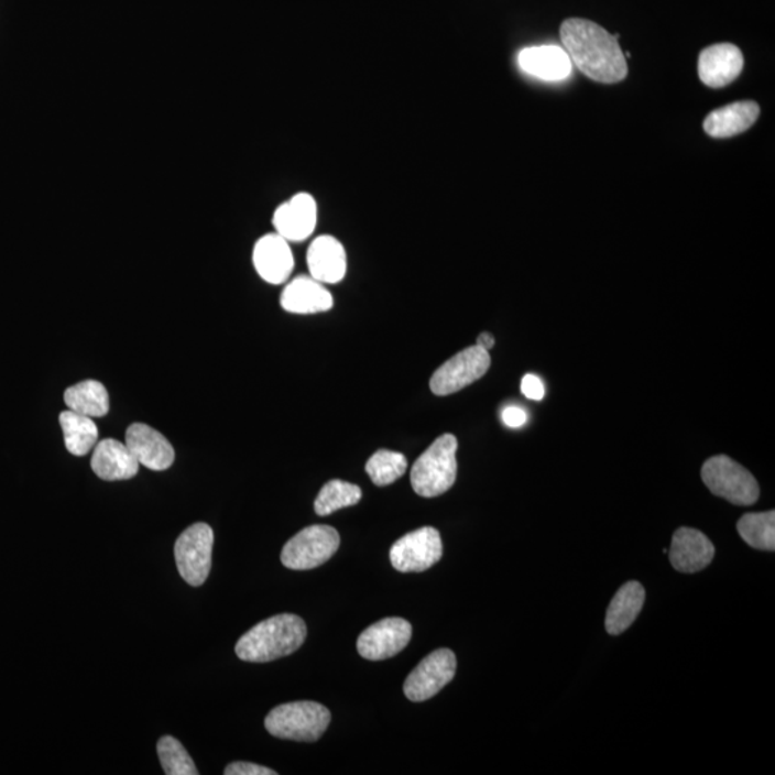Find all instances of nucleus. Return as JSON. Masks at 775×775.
<instances>
[{
	"label": "nucleus",
	"mask_w": 775,
	"mask_h": 775,
	"mask_svg": "<svg viewBox=\"0 0 775 775\" xmlns=\"http://www.w3.org/2000/svg\"><path fill=\"white\" fill-rule=\"evenodd\" d=\"M560 37L571 64L586 77L600 84H618L626 78L627 64L619 35H611L592 21L571 18L561 23Z\"/></svg>",
	"instance_id": "nucleus-1"
},
{
	"label": "nucleus",
	"mask_w": 775,
	"mask_h": 775,
	"mask_svg": "<svg viewBox=\"0 0 775 775\" xmlns=\"http://www.w3.org/2000/svg\"><path fill=\"white\" fill-rule=\"evenodd\" d=\"M306 635L304 619L292 613L277 614L245 632L236 644V655L244 663H272L299 650Z\"/></svg>",
	"instance_id": "nucleus-2"
},
{
	"label": "nucleus",
	"mask_w": 775,
	"mask_h": 775,
	"mask_svg": "<svg viewBox=\"0 0 775 775\" xmlns=\"http://www.w3.org/2000/svg\"><path fill=\"white\" fill-rule=\"evenodd\" d=\"M458 441L452 434H444L421 454L411 470V484L421 498H438L447 493L457 480Z\"/></svg>",
	"instance_id": "nucleus-3"
},
{
	"label": "nucleus",
	"mask_w": 775,
	"mask_h": 775,
	"mask_svg": "<svg viewBox=\"0 0 775 775\" xmlns=\"http://www.w3.org/2000/svg\"><path fill=\"white\" fill-rule=\"evenodd\" d=\"M330 720V711L323 703L296 701L269 712L264 727L276 739L315 743L328 730Z\"/></svg>",
	"instance_id": "nucleus-4"
},
{
	"label": "nucleus",
	"mask_w": 775,
	"mask_h": 775,
	"mask_svg": "<svg viewBox=\"0 0 775 775\" xmlns=\"http://www.w3.org/2000/svg\"><path fill=\"white\" fill-rule=\"evenodd\" d=\"M701 476L712 494L732 504L751 505L760 498L755 477L730 457H711L703 465Z\"/></svg>",
	"instance_id": "nucleus-5"
},
{
	"label": "nucleus",
	"mask_w": 775,
	"mask_h": 775,
	"mask_svg": "<svg viewBox=\"0 0 775 775\" xmlns=\"http://www.w3.org/2000/svg\"><path fill=\"white\" fill-rule=\"evenodd\" d=\"M339 533L325 524L304 528L286 543L282 564L292 570H310L323 566L338 552Z\"/></svg>",
	"instance_id": "nucleus-6"
},
{
	"label": "nucleus",
	"mask_w": 775,
	"mask_h": 775,
	"mask_svg": "<svg viewBox=\"0 0 775 775\" xmlns=\"http://www.w3.org/2000/svg\"><path fill=\"white\" fill-rule=\"evenodd\" d=\"M215 533L209 524L196 523L177 538L174 556L178 574L190 586L205 585L211 570Z\"/></svg>",
	"instance_id": "nucleus-7"
},
{
	"label": "nucleus",
	"mask_w": 775,
	"mask_h": 775,
	"mask_svg": "<svg viewBox=\"0 0 775 775\" xmlns=\"http://www.w3.org/2000/svg\"><path fill=\"white\" fill-rule=\"evenodd\" d=\"M490 365L489 351L474 345V347L458 352L457 356L443 363L434 372L429 388H432L433 394L438 396L456 394V392L471 385L472 382L481 380L489 371Z\"/></svg>",
	"instance_id": "nucleus-8"
},
{
	"label": "nucleus",
	"mask_w": 775,
	"mask_h": 775,
	"mask_svg": "<svg viewBox=\"0 0 775 775\" xmlns=\"http://www.w3.org/2000/svg\"><path fill=\"white\" fill-rule=\"evenodd\" d=\"M441 534L434 527H423L405 534L391 547L392 566L401 574H421L438 564L443 557Z\"/></svg>",
	"instance_id": "nucleus-9"
},
{
	"label": "nucleus",
	"mask_w": 775,
	"mask_h": 775,
	"mask_svg": "<svg viewBox=\"0 0 775 775\" xmlns=\"http://www.w3.org/2000/svg\"><path fill=\"white\" fill-rule=\"evenodd\" d=\"M457 670V659L450 650H438L421 661L406 678L405 697L413 702H423L437 695L450 684Z\"/></svg>",
	"instance_id": "nucleus-10"
},
{
	"label": "nucleus",
	"mask_w": 775,
	"mask_h": 775,
	"mask_svg": "<svg viewBox=\"0 0 775 775\" xmlns=\"http://www.w3.org/2000/svg\"><path fill=\"white\" fill-rule=\"evenodd\" d=\"M413 637V626L403 618H386L373 623L358 637V652L368 661H384L399 655Z\"/></svg>",
	"instance_id": "nucleus-11"
},
{
	"label": "nucleus",
	"mask_w": 775,
	"mask_h": 775,
	"mask_svg": "<svg viewBox=\"0 0 775 775\" xmlns=\"http://www.w3.org/2000/svg\"><path fill=\"white\" fill-rule=\"evenodd\" d=\"M125 444L140 466L153 471H165L173 466L176 452L168 439L146 424H132L125 434Z\"/></svg>",
	"instance_id": "nucleus-12"
},
{
	"label": "nucleus",
	"mask_w": 775,
	"mask_h": 775,
	"mask_svg": "<svg viewBox=\"0 0 775 775\" xmlns=\"http://www.w3.org/2000/svg\"><path fill=\"white\" fill-rule=\"evenodd\" d=\"M318 221V206L315 198L307 193L293 196L290 201L279 206L273 216L276 233L287 242H304L315 231Z\"/></svg>",
	"instance_id": "nucleus-13"
},
{
	"label": "nucleus",
	"mask_w": 775,
	"mask_h": 775,
	"mask_svg": "<svg viewBox=\"0 0 775 775\" xmlns=\"http://www.w3.org/2000/svg\"><path fill=\"white\" fill-rule=\"evenodd\" d=\"M743 68V52L732 44L708 46L699 54V79L710 88H724L734 83Z\"/></svg>",
	"instance_id": "nucleus-14"
},
{
	"label": "nucleus",
	"mask_w": 775,
	"mask_h": 775,
	"mask_svg": "<svg viewBox=\"0 0 775 775\" xmlns=\"http://www.w3.org/2000/svg\"><path fill=\"white\" fill-rule=\"evenodd\" d=\"M253 264L264 282L271 285L287 282L295 268L290 242L277 233L263 236L254 245Z\"/></svg>",
	"instance_id": "nucleus-15"
},
{
	"label": "nucleus",
	"mask_w": 775,
	"mask_h": 775,
	"mask_svg": "<svg viewBox=\"0 0 775 775\" xmlns=\"http://www.w3.org/2000/svg\"><path fill=\"white\" fill-rule=\"evenodd\" d=\"M669 560L680 574H697L706 569L716 556L710 538L695 528L680 527L674 533Z\"/></svg>",
	"instance_id": "nucleus-16"
},
{
	"label": "nucleus",
	"mask_w": 775,
	"mask_h": 775,
	"mask_svg": "<svg viewBox=\"0 0 775 775\" xmlns=\"http://www.w3.org/2000/svg\"><path fill=\"white\" fill-rule=\"evenodd\" d=\"M310 276L326 285H335L347 275V252L332 236H319L310 243L306 254Z\"/></svg>",
	"instance_id": "nucleus-17"
},
{
	"label": "nucleus",
	"mask_w": 775,
	"mask_h": 775,
	"mask_svg": "<svg viewBox=\"0 0 775 775\" xmlns=\"http://www.w3.org/2000/svg\"><path fill=\"white\" fill-rule=\"evenodd\" d=\"M281 305L296 315H314L332 309L334 297L324 283L312 276H297L282 292Z\"/></svg>",
	"instance_id": "nucleus-18"
},
{
	"label": "nucleus",
	"mask_w": 775,
	"mask_h": 775,
	"mask_svg": "<svg viewBox=\"0 0 775 775\" xmlns=\"http://www.w3.org/2000/svg\"><path fill=\"white\" fill-rule=\"evenodd\" d=\"M92 471L101 480L122 481L130 480L140 470V462L132 456L127 444L113 438L102 439L94 447L91 458Z\"/></svg>",
	"instance_id": "nucleus-19"
},
{
	"label": "nucleus",
	"mask_w": 775,
	"mask_h": 775,
	"mask_svg": "<svg viewBox=\"0 0 775 775\" xmlns=\"http://www.w3.org/2000/svg\"><path fill=\"white\" fill-rule=\"evenodd\" d=\"M519 66L524 73L543 81H561L571 74L574 64L559 46H534L519 54Z\"/></svg>",
	"instance_id": "nucleus-20"
},
{
	"label": "nucleus",
	"mask_w": 775,
	"mask_h": 775,
	"mask_svg": "<svg viewBox=\"0 0 775 775\" xmlns=\"http://www.w3.org/2000/svg\"><path fill=\"white\" fill-rule=\"evenodd\" d=\"M758 117L757 102H734L712 111L703 121V130L713 139H730V137L739 135L751 129Z\"/></svg>",
	"instance_id": "nucleus-21"
},
{
	"label": "nucleus",
	"mask_w": 775,
	"mask_h": 775,
	"mask_svg": "<svg viewBox=\"0 0 775 775\" xmlns=\"http://www.w3.org/2000/svg\"><path fill=\"white\" fill-rule=\"evenodd\" d=\"M645 603V589L640 581H627L609 604L607 612V631L611 635H621L636 621Z\"/></svg>",
	"instance_id": "nucleus-22"
},
{
	"label": "nucleus",
	"mask_w": 775,
	"mask_h": 775,
	"mask_svg": "<svg viewBox=\"0 0 775 775\" xmlns=\"http://www.w3.org/2000/svg\"><path fill=\"white\" fill-rule=\"evenodd\" d=\"M68 410L89 418L106 417L110 411V395L99 381L88 380L69 386L64 395Z\"/></svg>",
	"instance_id": "nucleus-23"
},
{
	"label": "nucleus",
	"mask_w": 775,
	"mask_h": 775,
	"mask_svg": "<svg viewBox=\"0 0 775 775\" xmlns=\"http://www.w3.org/2000/svg\"><path fill=\"white\" fill-rule=\"evenodd\" d=\"M59 424L63 428L66 450L73 456H87L97 446L99 433L94 418L68 410L61 413Z\"/></svg>",
	"instance_id": "nucleus-24"
},
{
	"label": "nucleus",
	"mask_w": 775,
	"mask_h": 775,
	"mask_svg": "<svg viewBox=\"0 0 775 775\" xmlns=\"http://www.w3.org/2000/svg\"><path fill=\"white\" fill-rule=\"evenodd\" d=\"M736 531L746 545L758 550H775V512L749 513L740 519Z\"/></svg>",
	"instance_id": "nucleus-25"
},
{
	"label": "nucleus",
	"mask_w": 775,
	"mask_h": 775,
	"mask_svg": "<svg viewBox=\"0 0 775 775\" xmlns=\"http://www.w3.org/2000/svg\"><path fill=\"white\" fill-rule=\"evenodd\" d=\"M362 499L361 487L342 480H332L324 485L315 500V512L319 516H329L340 509L351 507Z\"/></svg>",
	"instance_id": "nucleus-26"
},
{
	"label": "nucleus",
	"mask_w": 775,
	"mask_h": 775,
	"mask_svg": "<svg viewBox=\"0 0 775 775\" xmlns=\"http://www.w3.org/2000/svg\"><path fill=\"white\" fill-rule=\"evenodd\" d=\"M406 469H408V461H406L404 454L390 450H380L373 454L365 467L372 483L378 487L395 483L400 477L405 474Z\"/></svg>",
	"instance_id": "nucleus-27"
},
{
	"label": "nucleus",
	"mask_w": 775,
	"mask_h": 775,
	"mask_svg": "<svg viewBox=\"0 0 775 775\" xmlns=\"http://www.w3.org/2000/svg\"><path fill=\"white\" fill-rule=\"evenodd\" d=\"M157 753L167 775H197V767L186 749L173 736L165 735L157 744Z\"/></svg>",
	"instance_id": "nucleus-28"
},
{
	"label": "nucleus",
	"mask_w": 775,
	"mask_h": 775,
	"mask_svg": "<svg viewBox=\"0 0 775 775\" xmlns=\"http://www.w3.org/2000/svg\"><path fill=\"white\" fill-rule=\"evenodd\" d=\"M226 775H276L275 769L253 763H231L225 769Z\"/></svg>",
	"instance_id": "nucleus-29"
},
{
	"label": "nucleus",
	"mask_w": 775,
	"mask_h": 775,
	"mask_svg": "<svg viewBox=\"0 0 775 775\" xmlns=\"http://www.w3.org/2000/svg\"><path fill=\"white\" fill-rule=\"evenodd\" d=\"M522 392L528 400L541 401L545 396V385H543L541 378L528 373L523 378Z\"/></svg>",
	"instance_id": "nucleus-30"
},
{
	"label": "nucleus",
	"mask_w": 775,
	"mask_h": 775,
	"mask_svg": "<svg viewBox=\"0 0 775 775\" xmlns=\"http://www.w3.org/2000/svg\"><path fill=\"white\" fill-rule=\"evenodd\" d=\"M503 423L510 428L523 427L527 423L526 411L520 408V406H507L503 411Z\"/></svg>",
	"instance_id": "nucleus-31"
},
{
	"label": "nucleus",
	"mask_w": 775,
	"mask_h": 775,
	"mask_svg": "<svg viewBox=\"0 0 775 775\" xmlns=\"http://www.w3.org/2000/svg\"><path fill=\"white\" fill-rule=\"evenodd\" d=\"M477 347L485 349V351H490V349L494 348L495 345V339L493 335L489 332H483L480 335L479 338H477Z\"/></svg>",
	"instance_id": "nucleus-32"
}]
</instances>
